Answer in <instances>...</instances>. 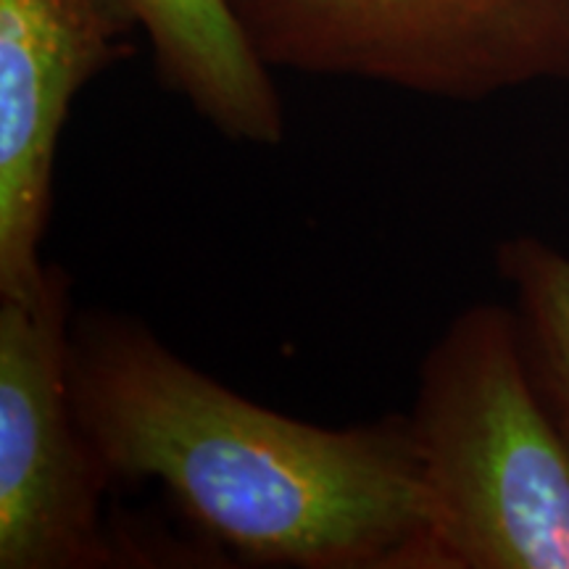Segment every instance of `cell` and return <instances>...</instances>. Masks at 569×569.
Masks as SVG:
<instances>
[{
	"label": "cell",
	"instance_id": "cell-1",
	"mask_svg": "<svg viewBox=\"0 0 569 569\" xmlns=\"http://www.w3.org/2000/svg\"><path fill=\"white\" fill-rule=\"evenodd\" d=\"M71 393L113 486L156 482L206 543L261 567L436 569L407 415L322 427L190 365L142 319L77 309Z\"/></svg>",
	"mask_w": 569,
	"mask_h": 569
},
{
	"label": "cell",
	"instance_id": "cell-2",
	"mask_svg": "<svg viewBox=\"0 0 569 569\" xmlns=\"http://www.w3.org/2000/svg\"><path fill=\"white\" fill-rule=\"evenodd\" d=\"M407 419L436 569H569V432L515 309L472 303L448 322Z\"/></svg>",
	"mask_w": 569,
	"mask_h": 569
},
{
	"label": "cell",
	"instance_id": "cell-3",
	"mask_svg": "<svg viewBox=\"0 0 569 569\" xmlns=\"http://www.w3.org/2000/svg\"><path fill=\"white\" fill-rule=\"evenodd\" d=\"M274 71L478 103L569 82V0H230Z\"/></svg>",
	"mask_w": 569,
	"mask_h": 569
},
{
	"label": "cell",
	"instance_id": "cell-4",
	"mask_svg": "<svg viewBox=\"0 0 569 569\" xmlns=\"http://www.w3.org/2000/svg\"><path fill=\"white\" fill-rule=\"evenodd\" d=\"M71 277L48 264L0 298V569L132 567L130 532L106 517L113 482L71 393Z\"/></svg>",
	"mask_w": 569,
	"mask_h": 569
},
{
	"label": "cell",
	"instance_id": "cell-5",
	"mask_svg": "<svg viewBox=\"0 0 569 569\" xmlns=\"http://www.w3.org/2000/svg\"><path fill=\"white\" fill-rule=\"evenodd\" d=\"M124 34L98 0H0V298L46 274L63 124Z\"/></svg>",
	"mask_w": 569,
	"mask_h": 569
},
{
	"label": "cell",
	"instance_id": "cell-6",
	"mask_svg": "<svg viewBox=\"0 0 569 569\" xmlns=\"http://www.w3.org/2000/svg\"><path fill=\"white\" fill-rule=\"evenodd\" d=\"M122 32H142L156 77L224 140L277 148L288 117L272 67L230 0H98Z\"/></svg>",
	"mask_w": 569,
	"mask_h": 569
},
{
	"label": "cell",
	"instance_id": "cell-7",
	"mask_svg": "<svg viewBox=\"0 0 569 569\" xmlns=\"http://www.w3.org/2000/svg\"><path fill=\"white\" fill-rule=\"evenodd\" d=\"M496 269L509 284L532 369L553 415L569 432V253L532 234L496 246Z\"/></svg>",
	"mask_w": 569,
	"mask_h": 569
}]
</instances>
